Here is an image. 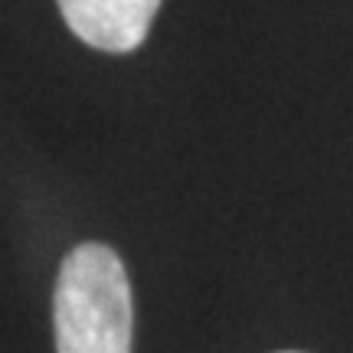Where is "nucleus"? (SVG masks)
I'll return each instance as SVG.
<instances>
[{
    "mask_svg": "<svg viewBox=\"0 0 353 353\" xmlns=\"http://www.w3.org/2000/svg\"><path fill=\"white\" fill-rule=\"evenodd\" d=\"M82 43L105 52H131L148 39L161 0H56Z\"/></svg>",
    "mask_w": 353,
    "mask_h": 353,
    "instance_id": "f03ea898",
    "label": "nucleus"
},
{
    "mask_svg": "<svg viewBox=\"0 0 353 353\" xmlns=\"http://www.w3.org/2000/svg\"><path fill=\"white\" fill-rule=\"evenodd\" d=\"M52 324L59 353H131V288L108 245L85 242L65 255Z\"/></svg>",
    "mask_w": 353,
    "mask_h": 353,
    "instance_id": "f257e3e1",
    "label": "nucleus"
}]
</instances>
